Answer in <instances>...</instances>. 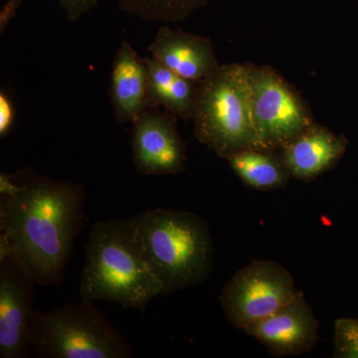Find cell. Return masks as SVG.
I'll list each match as a JSON object with an SVG mask.
<instances>
[{"instance_id":"obj_17","label":"cell","mask_w":358,"mask_h":358,"mask_svg":"<svg viewBox=\"0 0 358 358\" xmlns=\"http://www.w3.org/2000/svg\"><path fill=\"white\" fill-rule=\"evenodd\" d=\"M334 357L358 358V320L341 317L334 322Z\"/></svg>"},{"instance_id":"obj_5","label":"cell","mask_w":358,"mask_h":358,"mask_svg":"<svg viewBox=\"0 0 358 358\" xmlns=\"http://www.w3.org/2000/svg\"><path fill=\"white\" fill-rule=\"evenodd\" d=\"M32 348L41 358H129L133 345L93 303L35 312Z\"/></svg>"},{"instance_id":"obj_16","label":"cell","mask_w":358,"mask_h":358,"mask_svg":"<svg viewBox=\"0 0 358 358\" xmlns=\"http://www.w3.org/2000/svg\"><path fill=\"white\" fill-rule=\"evenodd\" d=\"M124 13L147 22H178L214 0H117Z\"/></svg>"},{"instance_id":"obj_2","label":"cell","mask_w":358,"mask_h":358,"mask_svg":"<svg viewBox=\"0 0 358 358\" xmlns=\"http://www.w3.org/2000/svg\"><path fill=\"white\" fill-rule=\"evenodd\" d=\"M162 286L148 265L133 218L94 224L86 245L80 296L143 310Z\"/></svg>"},{"instance_id":"obj_3","label":"cell","mask_w":358,"mask_h":358,"mask_svg":"<svg viewBox=\"0 0 358 358\" xmlns=\"http://www.w3.org/2000/svg\"><path fill=\"white\" fill-rule=\"evenodd\" d=\"M133 221L162 294L196 286L211 274L213 240L203 218L190 211L155 208Z\"/></svg>"},{"instance_id":"obj_12","label":"cell","mask_w":358,"mask_h":358,"mask_svg":"<svg viewBox=\"0 0 358 358\" xmlns=\"http://www.w3.org/2000/svg\"><path fill=\"white\" fill-rule=\"evenodd\" d=\"M348 145L345 136L313 122L280 150V157L291 176L310 181L336 166Z\"/></svg>"},{"instance_id":"obj_7","label":"cell","mask_w":358,"mask_h":358,"mask_svg":"<svg viewBox=\"0 0 358 358\" xmlns=\"http://www.w3.org/2000/svg\"><path fill=\"white\" fill-rule=\"evenodd\" d=\"M252 115L259 148L281 150L313 124L307 106L274 70L251 66Z\"/></svg>"},{"instance_id":"obj_15","label":"cell","mask_w":358,"mask_h":358,"mask_svg":"<svg viewBox=\"0 0 358 358\" xmlns=\"http://www.w3.org/2000/svg\"><path fill=\"white\" fill-rule=\"evenodd\" d=\"M275 152L248 148L227 157L228 164L249 187L274 190L285 187L291 174Z\"/></svg>"},{"instance_id":"obj_19","label":"cell","mask_w":358,"mask_h":358,"mask_svg":"<svg viewBox=\"0 0 358 358\" xmlns=\"http://www.w3.org/2000/svg\"><path fill=\"white\" fill-rule=\"evenodd\" d=\"M14 110L13 103L3 91L0 92V136H6L13 128Z\"/></svg>"},{"instance_id":"obj_1","label":"cell","mask_w":358,"mask_h":358,"mask_svg":"<svg viewBox=\"0 0 358 358\" xmlns=\"http://www.w3.org/2000/svg\"><path fill=\"white\" fill-rule=\"evenodd\" d=\"M13 174L21 188L0 196V260L13 256L36 285L60 286L86 222V189L30 169Z\"/></svg>"},{"instance_id":"obj_11","label":"cell","mask_w":358,"mask_h":358,"mask_svg":"<svg viewBox=\"0 0 358 358\" xmlns=\"http://www.w3.org/2000/svg\"><path fill=\"white\" fill-rule=\"evenodd\" d=\"M148 51L176 75L194 83L220 66L210 40L169 26L159 28Z\"/></svg>"},{"instance_id":"obj_4","label":"cell","mask_w":358,"mask_h":358,"mask_svg":"<svg viewBox=\"0 0 358 358\" xmlns=\"http://www.w3.org/2000/svg\"><path fill=\"white\" fill-rule=\"evenodd\" d=\"M251 66H219L197 83L194 134L218 157L259 148L252 115Z\"/></svg>"},{"instance_id":"obj_18","label":"cell","mask_w":358,"mask_h":358,"mask_svg":"<svg viewBox=\"0 0 358 358\" xmlns=\"http://www.w3.org/2000/svg\"><path fill=\"white\" fill-rule=\"evenodd\" d=\"M66 17L70 21L79 20L84 14L88 13L98 6L100 0H57Z\"/></svg>"},{"instance_id":"obj_13","label":"cell","mask_w":358,"mask_h":358,"mask_svg":"<svg viewBox=\"0 0 358 358\" xmlns=\"http://www.w3.org/2000/svg\"><path fill=\"white\" fill-rule=\"evenodd\" d=\"M110 96L115 120L122 124H134L148 109L147 62L127 40L113 61Z\"/></svg>"},{"instance_id":"obj_21","label":"cell","mask_w":358,"mask_h":358,"mask_svg":"<svg viewBox=\"0 0 358 358\" xmlns=\"http://www.w3.org/2000/svg\"><path fill=\"white\" fill-rule=\"evenodd\" d=\"M20 2L21 0H10V1L6 4L3 11L1 13V27H3V25H6L7 21L13 17L16 9L20 6Z\"/></svg>"},{"instance_id":"obj_8","label":"cell","mask_w":358,"mask_h":358,"mask_svg":"<svg viewBox=\"0 0 358 358\" xmlns=\"http://www.w3.org/2000/svg\"><path fill=\"white\" fill-rule=\"evenodd\" d=\"M35 285L13 256L0 260V358L29 357Z\"/></svg>"},{"instance_id":"obj_9","label":"cell","mask_w":358,"mask_h":358,"mask_svg":"<svg viewBox=\"0 0 358 358\" xmlns=\"http://www.w3.org/2000/svg\"><path fill=\"white\" fill-rule=\"evenodd\" d=\"M133 126L131 152L138 173L167 176L185 169V145L176 129L174 115L148 108Z\"/></svg>"},{"instance_id":"obj_6","label":"cell","mask_w":358,"mask_h":358,"mask_svg":"<svg viewBox=\"0 0 358 358\" xmlns=\"http://www.w3.org/2000/svg\"><path fill=\"white\" fill-rule=\"evenodd\" d=\"M299 292L293 275L281 264L254 260L230 278L219 299L230 324L244 331L288 305Z\"/></svg>"},{"instance_id":"obj_20","label":"cell","mask_w":358,"mask_h":358,"mask_svg":"<svg viewBox=\"0 0 358 358\" xmlns=\"http://www.w3.org/2000/svg\"><path fill=\"white\" fill-rule=\"evenodd\" d=\"M20 183L16 180L14 174H0V196H13L20 192Z\"/></svg>"},{"instance_id":"obj_14","label":"cell","mask_w":358,"mask_h":358,"mask_svg":"<svg viewBox=\"0 0 358 358\" xmlns=\"http://www.w3.org/2000/svg\"><path fill=\"white\" fill-rule=\"evenodd\" d=\"M148 65V108L162 106L182 119L192 117L197 83L176 75L154 57L145 58Z\"/></svg>"},{"instance_id":"obj_10","label":"cell","mask_w":358,"mask_h":358,"mask_svg":"<svg viewBox=\"0 0 358 358\" xmlns=\"http://www.w3.org/2000/svg\"><path fill=\"white\" fill-rule=\"evenodd\" d=\"M243 331L274 357H294L310 352L317 345L320 322L300 291L288 305Z\"/></svg>"}]
</instances>
